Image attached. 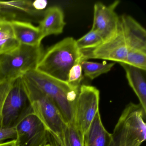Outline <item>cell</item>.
<instances>
[{"label": "cell", "instance_id": "cell-13", "mask_svg": "<svg viewBox=\"0 0 146 146\" xmlns=\"http://www.w3.org/2000/svg\"><path fill=\"white\" fill-rule=\"evenodd\" d=\"M15 37L20 44L39 46L43 38L38 26L29 22L19 20H11Z\"/></svg>", "mask_w": 146, "mask_h": 146}, {"label": "cell", "instance_id": "cell-9", "mask_svg": "<svg viewBox=\"0 0 146 146\" xmlns=\"http://www.w3.org/2000/svg\"><path fill=\"white\" fill-rule=\"evenodd\" d=\"M81 52L82 61L90 59H97L119 64L125 63L128 50L120 18L117 31L114 36L95 48Z\"/></svg>", "mask_w": 146, "mask_h": 146}, {"label": "cell", "instance_id": "cell-21", "mask_svg": "<svg viewBox=\"0 0 146 146\" xmlns=\"http://www.w3.org/2000/svg\"><path fill=\"white\" fill-rule=\"evenodd\" d=\"M82 61H79L75 64L69 72L67 82L74 88H80L81 82L83 78L82 68L81 64Z\"/></svg>", "mask_w": 146, "mask_h": 146}, {"label": "cell", "instance_id": "cell-12", "mask_svg": "<svg viewBox=\"0 0 146 146\" xmlns=\"http://www.w3.org/2000/svg\"><path fill=\"white\" fill-rule=\"evenodd\" d=\"M66 25L63 10L59 7L54 6L44 11L38 27L43 39L51 35L62 34Z\"/></svg>", "mask_w": 146, "mask_h": 146}, {"label": "cell", "instance_id": "cell-6", "mask_svg": "<svg viewBox=\"0 0 146 146\" xmlns=\"http://www.w3.org/2000/svg\"><path fill=\"white\" fill-rule=\"evenodd\" d=\"M124 33L128 54L124 64L143 71L146 69V31L137 21L129 15L119 17Z\"/></svg>", "mask_w": 146, "mask_h": 146}, {"label": "cell", "instance_id": "cell-18", "mask_svg": "<svg viewBox=\"0 0 146 146\" xmlns=\"http://www.w3.org/2000/svg\"><path fill=\"white\" fill-rule=\"evenodd\" d=\"M81 64L84 76L91 80H93L100 75L110 71L115 63L103 62L100 63L84 60L81 62Z\"/></svg>", "mask_w": 146, "mask_h": 146}, {"label": "cell", "instance_id": "cell-16", "mask_svg": "<svg viewBox=\"0 0 146 146\" xmlns=\"http://www.w3.org/2000/svg\"><path fill=\"white\" fill-rule=\"evenodd\" d=\"M125 71L128 83L137 96L140 104L146 113V83L143 70L124 63H120Z\"/></svg>", "mask_w": 146, "mask_h": 146}, {"label": "cell", "instance_id": "cell-4", "mask_svg": "<svg viewBox=\"0 0 146 146\" xmlns=\"http://www.w3.org/2000/svg\"><path fill=\"white\" fill-rule=\"evenodd\" d=\"M146 113L140 104L130 102L116 124L108 146H140L146 140Z\"/></svg>", "mask_w": 146, "mask_h": 146}, {"label": "cell", "instance_id": "cell-3", "mask_svg": "<svg viewBox=\"0 0 146 146\" xmlns=\"http://www.w3.org/2000/svg\"><path fill=\"white\" fill-rule=\"evenodd\" d=\"M24 75L52 100L66 124L74 123L75 107L80 88H74L36 69Z\"/></svg>", "mask_w": 146, "mask_h": 146}, {"label": "cell", "instance_id": "cell-15", "mask_svg": "<svg viewBox=\"0 0 146 146\" xmlns=\"http://www.w3.org/2000/svg\"><path fill=\"white\" fill-rule=\"evenodd\" d=\"M44 12L36 10L31 1H0V15L11 21L15 20L21 15L27 14L36 17L43 14Z\"/></svg>", "mask_w": 146, "mask_h": 146}, {"label": "cell", "instance_id": "cell-5", "mask_svg": "<svg viewBox=\"0 0 146 146\" xmlns=\"http://www.w3.org/2000/svg\"><path fill=\"white\" fill-rule=\"evenodd\" d=\"M44 50L42 46L20 44L11 52L0 55V81H11L35 70Z\"/></svg>", "mask_w": 146, "mask_h": 146}, {"label": "cell", "instance_id": "cell-19", "mask_svg": "<svg viewBox=\"0 0 146 146\" xmlns=\"http://www.w3.org/2000/svg\"><path fill=\"white\" fill-rule=\"evenodd\" d=\"M103 42V40L100 36L92 29L76 40L77 46L80 51L93 49L100 46Z\"/></svg>", "mask_w": 146, "mask_h": 146}, {"label": "cell", "instance_id": "cell-10", "mask_svg": "<svg viewBox=\"0 0 146 146\" xmlns=\"http://www.w3.org/2000/svg\"><path fill=\"white\" fill-rule=\"evenodd\" d=\"M30 107L22 78H19L14 81L5 101L2 113V128L15 126Z\"/></svg>", "mask_w": 146, "mask_h": 146}, {"label": "cell", "instance_id": "cell-25", "mask_svg": "<svg viewBox=\"0 0 146 146\" xmlns=\"http://www.w3.org/2000/svg\"><path fill=\"white\" fill-rule=\"evenodd\" d=\"M48 141L52 146H62L60 143L51 134L48 135Z\"/></svg>", "mask_w": 146, "mask_h": 146}, {"label": "cell", "instance_id": "cell-20", "mask_svg": "<svg viewBox=\"0 0 146 146\" xmlns=\"http://www.w3.org/2000/svg\"><path fill=\"white\" fill-rule=\"evenodd\" d=\"M83 136L74 123L66 124L64 134V146H83Z\"/></svg>", "mask_w": 146, "mask_h": 146}, {"label": "cell", "instance_id": "cell-11", "mask_svg": "<svg viewBox=\"0 0 146 146\" xmlns=\"http://www.w3.org/2000/svg\"><path fill=\"white\" fill-rule=\"evenodd\" d=\"M119 2L117 1L108 6L98 2L94 6V20L91 29L100 36L103 42L112 38L117 31L119 17L115 10Z\"/></svg>", "mask_w": 146, "mask_h": 146}, {"label": "cell", "instance_id": "cell-14", "mask_svg": "<svg viewBox=\"0 0 146 146\" xmlns=\"http://www.w3.org/2000/svg\"><path fill=\"white\" fill-rule=\"evenodd\" d=\"M111 134L103 125L100 112L98 111L83 137V146H108Z\"/></svg>", "mask_w": 146, "mask_h": 146}, {"label": "cell", "instance_id": "cell-24", "mask_svg": "<svg viewBox=\"0 0 146 146\" xmlns=\"http://www.w3.org/2000/svg\"><path fill=\"white\" fill-rule=\"evenodd\" d=\"M47 1H37L33 2V5L36 10L40 11H43V9L46 6Z\"/></svg>", "mask_w": 146, "mask_h": 146}, {"label": "cell", "instance_id": "cell-8", "mask_svg": "<svg viewBox=\"0 0 146 146\" xmlns=\"http://www.w3.org/2000/svg\"><path fill=\"white\" fill-rule=\"evenodd\" d=\"M15 127L18 146H44L48 143V131L31 106Z\"/></svg>", "mask_w": 146, "mask_h": 146}, {"label": "cell", "instance_id": "cell-17", "mask_svg": "<svg viewBox=\"0 0 146 146\" xmlns=\"http://www.w3.org/2000/svg\"><path fill=\"white\" fill-rule=\"evenodd\" d=\"M20 45L15 37L11 20L0 15V55L12 52Z\"/></svg>", "mask_w": 146, "mask_h": 146}, {"label": "cell", "instance_id": "cell-1", "mask_svg": "<svg viewBox=\"0 0 146 146\" xmlns=\"http://www.w3.org/2000/svg\"><path fill=\"white\" fill-rule=\"evenodd\" d=\"M82 57L76 40L66 37L44 51L36 70L67 82L70 70L77 62L82 61Z\"/></svg>", "mask_w": 146, "mask_h": 146}, {"label": "cell", "instance_id": "cell-22", "mask_svg": "<svg viewBox=\"0 0 146 146\" xmlns=\"http://www.w3.org/2000/svg\"><path fill=\"white\" fill-rule=\"evenodd\" d=\"M15 80L0 81V128H2V113L5 101Z\"/></svg>", "mask_w": 146, "mask_h": 146}, {"label": "cell", "instance_id": "cell-26", "mask_svg": "<svg viewBox=\"0 0 146 146\" xmlns=\"http://www.w3.org/2000/svg\"><path fill=\"white\" fill-rule=\"evenodd\" d=\"M0 146H18L17 140H10L0 143Z\"/></svg>", "mask_w": 146, "mask_h": 146}, {"label": "cell", "instance_id": "cell-2", "mask_svg": "<svg viewBox=\"0 0 146 146\" xmlns=\"http://www.w3.org/2000/svg\"><path fill=\"white\" fill-rule=\"evenodd\" d=\"M21 78L33 112L41 121L47 131L64 146L66 124L58 109L52 100L25 75Z\"/></svg>", "mask_w": 146, "mask_h": 146}, {"label": "cell", "instance_id": "cell-7", "mask_svg": "<svg viewBox=\"0 0 146 146\" xmlns=\"http://www.w3.org/2000/svg\"><path fill=\"white\" fill-rule=\"evenodd\" d=\"M100 100L98 89L91 85H81L75 107L74 123L83 136L99 111Z\"/></svg>", "mask_w": 146, "mask_h": 146}, {"label": "cell", "instance_id": "cell-27", "mask_svg": "<svg viewBox=\"0 0 146 146\" xmlns=\"http://www.w3.org/2000/svg\"><path fill=\"white\" fill-rule=\"evenodd\" d=\"M44 146H52L51 144H50V143H47V144H46V145H44Z\"/></svg>", "mask_w": 146, "mask_h": 146}, {"label": "cell", "instance_id": "cell-23", "mask_svg": "<svg viewBox=\"0 0 146 146\" xmlns=\"http://www.w3.org/2000/svg\"><path fill=\"white\" fill-rule=\"evenodd\" d=\"M17 138V130L15 126L0 128V143L5 142L9 139L16 140Z\"/></svg>", "mask_w": 146, "mask_h": 146}]
</instances>
